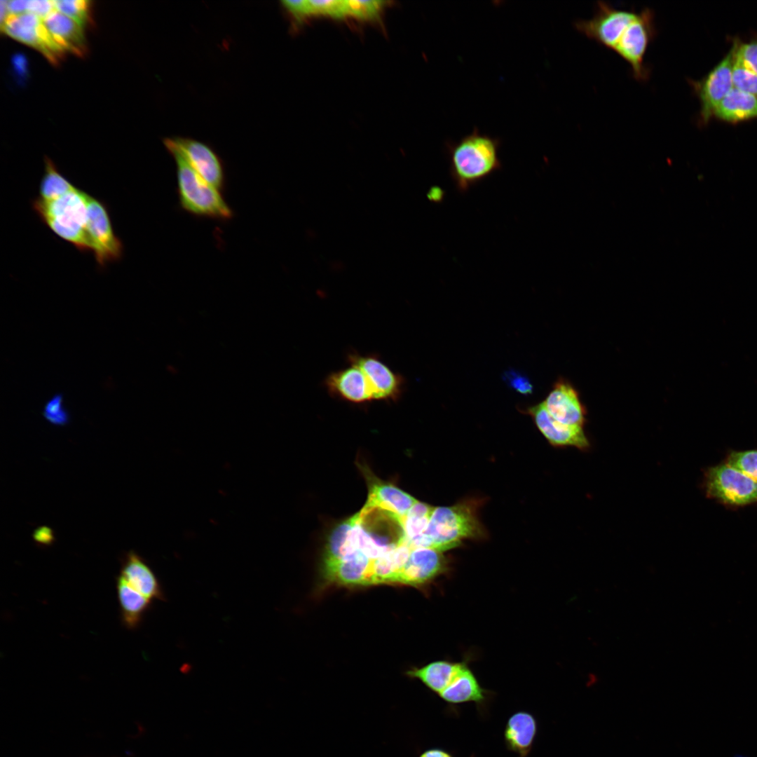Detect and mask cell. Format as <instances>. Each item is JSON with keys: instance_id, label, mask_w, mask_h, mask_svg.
Returning <instances> with one entry per match:
<instances>
[{"instance_id": "obj_1", "label": "cell", "mask_w": 757, "mask_h": 757, "mask_svg": "<svg viewBox=\"0 0 757 757\" xmlns=\"http://www.w3.org/2000/svg\"><path fill=\"white\" fill-rule=\"evenodd\" d=\"M501 141L477 128L456 142L446 144L449 175L461 193L491 177L503 167L499 157Z\"/></svg>"}, {"instance_id": "obj_2", "label": "cell", "mask_w": 757, "mask_h": 757, "mask_svg": "<svg viewBox=\"0 0 757 757\" xmlns=\"http://www.w3.org/2000/svg\"><path fill=\"white\" fill-rule=\"evenodd\" d=\"M176 164L177 193L184 212L199 218L229 221L234 213L222 192L204 180L174 147L165 146Z\"/></svg>"}, {"instance_id": "obj_3", "label": "cell", "mask_w": 757, "mask_h": 757, "mask_svg": "<svg viewBox=\"0 0 757 757\" xmlns=\"http://www.w3.org/2000/svg\"><path fill=\"white\" fill-rule=\"evenodd\" d=\"M89 194L78 188L50 201L39 198L32 207L40 219L58 237L81 252L90 251L86 224Z\"/></svg>"}, {"instance_id": "obj_4", "label": "cell", "mask_w": 757, "mask_h": 757, "mask_svg": "<svg viewBox=\"0 0 757 757\" xmlns=\"http://www.w3.org/2000/svg\"><path fill=\"white\" fill-rule=\"evenodd\" d=\"M482 526L471 503L434 507L425 533L428 548L444 552L467 538L481 537Z\"/></svg>"}, {"instance_id": "obj_5", "label": "cell", "mask_w": 757, "mask_h": 757, "mask_svg": "<svg viewBox=\"0 0 757 757\" xmlns=\"http://www.w3.org/2000/svg\"><path fill=\"white\" fill-rule=\"evenodd\" d=\"M703 488L708 498L731 507L757 503V482L724 462L704 472Z\"/></svg>"}, {"instance_id": "obj_6", "label": "cell", "mask_w": 757, "mask_h": 757, "mask_svg": "<svg viewBox=\"0 0 757 757\" xmlns=\"http://www.w3.org/2000/svg\"><path fill=\"white\" fill-rule=\"evenodd\" d=\"M656 34L655 13L644 8L636 13L613 50L629 64L633 77L639 81H646L650 76L644 57Z\"/></svg>"}, {"instance_id": "obj_7", "label": "cell", "mask_w": 757, "mask_h": 757, "mask_svg": "<svg viewBox=\"0 0 757 757\" xmlns=\"http://www.w3.org/2000/svg\"><path fill=\"white\" fill-rule=\"evenodd\" d=\"M86 230L91 252L98 265L119 260L123 245L115 234L106 204L89 195Z\"/></svg>"}, {"instance_id": "obj_8", "label": "cell", "mask_w": 757, "mask_h": 757, "mask_svg": "<svg viewBox=\"0 0 757 757\" xmlns=\"http://www.w3.org/2000/svg\"><path fill=\"white\" fill-rule=\"evenodd\" d=\"M636 13L633 10L618 9L599 1L594 16L589 20L576 21L574 27L587 38L613 50Z\"/></svg>"}, {"instance_id": "obj_9", "label": "cell", "mask_w": 757, "mask_h": 757, "mask_svg": "<svg viewBox=\"0 0 757 757\" xmlns=\"http://www.w3.org/2000/svg\"><path fill=\"white\" fill-rule=\"evenodd\" d=\"M163 144L175 148L204 180L224 191L226 184L225 166L212 146L203 142L184 137H167L163 139Z\"/></svg>"}, {"instance_id": "obj_10", "label": "cell", "mask_w": 757, "mask_h": 757, "mask_svg": "<svg viewBox=\"0 0 757 757\" xmlns=\"http://www.w3.org/2000/svg\"><path fill=\"white\" fill-rule=\"evenodd\" d=\"M348 362L364 374L374 400L395 402L402 397L404 387L403 376L376 355L352 353L348 355Z\"/></svg>"}, {"instance_id": "obj_11", "label": "cell", "mask_w": 757, "mask_h": 757, "mask_svg": "<svg viewBox=\"0 0 757 757\" xmlns=\"http://www.w3.org/2000/svg\"><path fill=\"white\" fill-rule=\"evenodd\" d=\"M735 52V42L725 57L699 81L690 84L700 102V121L709 122L722 100L733 88L732 71Z\"/></svg>"}, {"instance_id": "obj_12", "label": "cell", "mask_w": 757, "mask_h": 757, "mask_svg": "<svg viewBox=\"0 0 757 757\" xmlns=\"http://www.w3.org/2000/svg\"><path fill=\"white\" fill-rule=\"evenodd\" d=\"M11 38L41 52L52 63H57L64 50L54 41L43 20L33 13L10 15L1 28Z\"/></svg>"}, {"instance_id": "obj_13", "label": "cell", "mask_w": 757, "mask_h": 757, "mask_svg": "<svg viewBox=\"0 0 757 757\" xmlns=\"http://www.w3.org/2000/svg\"><path fill=\"white\" fill-rule=\"evenodd\" d=\"M528 413L540 432L552 446H573L582 451L590 449V442L583 427L558 421L547 411L543 402L528 409Z\"/></svg>"}, {"instance_id": "obj_14", "label": "cell", "mask_w": 757, "mask_h": 757, "mask_svg": "<svg viewBox=\"0 0 757 757\" xmlns=\"http://www.w3.org/2000/svg\"><path fill=\"white\" fill-rule=\"evenodd\" d=\"M551 416L561 423L584 427L587 410L579 393L563 379L557 381L543 402Z\"/></svg>"}, {"instance_id": "obj_15", "label": "cell", "mask_w": 757, "mask_h": 757, "mask_svg": "<svg viewBox=\"0 0 757 757\" xmlns=\"http://www.w3.org/2000/svg\"><path fill=\"white\" fill-rule=\"evenodd\" d=\"M446 568V561L441 552L432 548H413L393 582L421 585L444 573Z\"/></svg>"}, {"instance_id": "obj_16", "label": "cell", "mask_w": 757, "mask_h": 757, "mask_svg": "<svg viewBox=\"0 0 757 757\" xmlns=\"http://www.w3.org/2000/svg\"><path fill=\"white\" fill-rule=\"evenodd\" d=\"M324 383L327 391L333 397L357 404L374 400L364 374L354 364H349L343 369L331 372Z\"/></svg>"}, {"instance_id": "obj_17", "label": "cell", "mask_w": 757, "mask_h": 757, "mask_svg": "<svg viewBox=\"0 0 757 757\" xmlns=\"http://www.w3.org/2000/svg\"><path fill=\"white\" fill-rule=\"evenodd\" d=\"M373 559L356 550L342 558L325 560V571L329 580L346 585H370Z\"/></svg>"}, {"instance_id": "obj_18", "label": "cell", "mask_w": 757, "mask_h": 757, "mask_svg": "<svg viewBox=\"0 0 757 757\" xmlns=\"http://www.w3.org/2000/svg\"><path fill=\"white\" fill-rule=\"evenodd\" d=\"M119 575L125 578L130 586L148 599H165L155 573L135 552L131 550L124 556Z\"/></svg>"}, {"instance_id": "obj_19", "label": "cell", "mask_w": 757, "mask_h": 757, "mask_svg": "<svg viewBox=\"0 0 757 757\" xmlns=\"http://www.w3.org/2000/svg\"><path fill=\"white\" fill-rule=\"evenodd\" d=\"M43 22L54 41L64 50L82 56L86 51L83 28L68 16L53 11Z\"/></svg>"}, {"instance_id": "obj_20", "label": "cell", "mask_w": 757, "mask_h": 757, "mask_svg": "<svg viewBox=\"0 0 757 757\" xmlns=\"http://www.w3.org/2000/svg\"><path fill=\"white\" fill-rule=\"evenodd\" d=\"M537 721L527 711L513 714L507 720L504 731L505 743L518 757H526L531 752L537 734Z\"/></svg>"}, {"instance_id": "obj_21", "label": "cell", "mask_w": 757, "mask_h": 757, "mask_svg": "<svg viewBox=\"0 0 757 757\" xmlns=\"http://www.w3.org/2000/svg\"><path fill=\"white\" fill-rule=\"evenodd\" d=\"M438 695L451 704L466 702L480 704L486 700V692L481 687L472 671L461 663L451 682Z\"/></svg>"}, {"instance_id": "obj_22", "label": "cell", "mask_w": 757, "mask_h": 757, "mask_svg": "<svg viewBox=\"0 0 757 757\" xmlns=\"http://www.w3.org/2000/svg\"><path fill=\"white\" fill-rule=\"evenodd\" d=\"M116 580L121 621L125 628L136 629L150 608L151 600L130 586L121 575Z\"/></svg>"}, {"instance_id": "obj_23", "label": "cell", "mask_w": 757, "mask_h": 757, "mask_svg": "<svg viewBox=\"0 0 757 757\" xmlns=\"http://www.w3.org/2000/svg\"><path fill=\"white\" fill-rule=\"evenodd\" d=\"M714 115L729 123L757 118V97L732 88L719 103Z\"/></svg>"}, {"instance_id": "obj_24", "label": "cell", "mask_w": 757, "mask_h": 757, "mask_svg": "<svg viewBox=\"0 0 757 757\" xmlns=\"http://www.w3.org/2000/svg\"><path fill=\"white\" fill-rule=\"evenodd\" d=\"M418 500L401 489L388 484H374L367 504L389 510L403 518Z\"/></svg>"}, {"instance_id": "obj_25", "label": "cell", "mask_w": 757, "mask_h": 757, "mask_svg": "<svg viewBox=\"0 0 757 757\" xmlns=\"http://www.w3.org/2000/svg\"><path fill=\"white\" fill-rule=\"evenodd\" d=\"M411 550L409 545L403 543L374 559L370 585L393 582L408 560Z\"/></svg>"}, {"instance_id": "obj_26", "label": "cell", "mask_w": 757, "mask_h": 757, "mask_svg": "<svg viewBox=\"0 0 757 757\" xmlns=\"http://www.w3.org/2000/svg\"><path fill=\"white\" fill-rule=\"evenodd\" d=\"M434 507L418 501L402 519L404 543L411 548L428 547L425 533Z\"/></svg>"}, {"instance_id": "obj_27", "label": "cell", "mask_w": 757, "mask_h": 757, "mask_svg": "<svg viewBox=\"0 0 757 757\" xmlns=\"http://www.w3.org/2000/svg\"><path fill=\"white\" fill-rule=\"evenodd\" d=\"M461 663L436 661L419 669H414L409 674L421 680L428 688L439 694L451 682Z\"/></svg>"}, {"instance_id": "obj_28", "label": "cell", "mask_w": 757, "mask_h": 757, "mask_svg": "<svg viewBox=\"0 0 757 757\" xmlns=\"http://www.w3.org/2000/svg\"><path fill=\"white\" fill-rule=\"evenodd\" d=\"M76 187L57 169L48 157L45 158L44 173L39 184V198L43 201L57 199Z\"/></svg>"}, {"instance_id": "obj_29", "label": "cell", "mask_w": 757, "mask_h": 757, "mask_svg": "<svg viewBox=\"0 0 757 757\" xmlns=\"http://www.w3.org/2000/svg\"><path fill=\"white\" fill-rule=\"evenodd\" d=\"M351 528L350 517L333 531L329 540L325 560L338 559L357 550L352 544Z\"/></svg>"}, {"instance_id": "obj_30", "label": "cell", "mask_w": 757, "mask_h": 757, "mask_svg": "<svg viewBox=\"0 0 757 757\" xmlns=\"http://www.w3.org/2000/svg\"><path fill=\"white\" fill-rule=\"evenodd\" d=\"M732 79L735 88L757 97V74L737 56L735 52Z\"/></svg>"}, {"instance_id": "obj_31", "label": "cell", "mask_w": 757, "mask_h": 757, "mask_svg": "<svg viewBox=\"0 0 757 757\" xmlns=\"http://www.w3.org/2000/svg\"><path fill=\"white\" fill-rule=\"evenodd\" d=\"M725 462L757 482V449L732 451Z\"/></svg>"}, {"instance_id": "obj_32", "label": "cell", "mask_w": 757, "mask_h": 757, "mask_svg": "<svg viewBox=\"0 0 757 757\" xmlns=\"http://www.w3.org/2000/svg\"><path fill=\"white\" fill-rule=\"evenodd\" d=\"M55 10L68 16L83 27L90 20V1L86 0H55Z\"/></svg>"}, {"instance_id": "obj_33", "label": "cell", "mask_w": 757, "mask_h": 757, "mask_svg": "<svg viewBox=\"0 0 757 757\" xmlns=\"http://www.w3.org/2000/svg\"><path fill=\"white\" fill-rule=\"evenodd\" d=\"M42 414L50 423L64 426L69 423L70 414L63 404V395L55 393L44 404Z\"/></svg>"}, {"instance_id": "obj_34", "label": "cell", "mask_w": 757, "mask_h": 757, "mask_svg": "<svg viewBox=\"0 0 757 757\" xmlns=\"http://www.w3.org/2000/svg\"><path fill=\"white\" fill-rule=\"evenodd\" d=\"M386 3L383 1H346L347 15L364 20L375 19Z\"/></svg>"}, {"instance_id": "obj_35", "label": "cell", "mask_w": 757, "mask_h": 757, "mask_svg": "<svg viewBox=\"0 0 757 757\" xmlns=\"http://www.w3.org/2000/svg\"><path fill=\"white\" fill-rule=\"evenodd\" d=\"M310 15H325L336 18L347 15L346 1L336 0H308Z\"/></svg>"}, {"instance_id": "obj_36", "label": "cell", "mask_w": 757, "mask_h": 757, "mask_svg": "<svg viewBox=\"0 0 757 757\" xmlns=\"http://www.w3.org/2000/svg\"><path fill=\"white\" fill-rule=\"evenodd\" d=\"M735 54L755 74H757V41L744 43L735 41Z\"/></svg>"}, {"instance_id": "obj_37", "label": "cell", "mask_w": 757, "mask_h": 757, "mask_svg": "<svg viewBox=\"0 0 757 757\" xmlns=\"http://www.w3.org/2000/svg\"><path fill=\"white\" fill-rule=\"evenodd\" d=\"M281 4L285 11L298 22L310 15L308 0H285L282 1Z\"/></svg>"}, {"instance_id": "obj_38", "label": "cell", "mask_w": 757, "mask_h": 757, "mask_svg": "<svg viewBox=\"0 0 757 757\" xmlns=\"http://www.w3.org/2000/svg\"><path fill=\"white\" fill-rule=\"evenodd\" d=\"M506 377L508 378L510 386L516 391L524 395L532 393L533 386L526 376L510 371Z\"/></svg>"}, {"instance_id": "obj_39", "label": "cell", "mask_w": 757, "mask_h": 757, "mask_svg": "<svg viewBox=\"0 0 757 757\" xmlns=\"http://www.w3.org/2000/svg\"><path fill=\"white\" fill-rule=\"evenodd\" d=\"M55 11L53 1L50 0H29V11L44 20L49 14Z\"/></svg>"}, {"instance_id": "obj_40", "label": "cell", "mask_w": 757, "mask_h": 757, "mask_svg": "<svg viewBox=\"0 0 757 757\" xmlns=\"http://www.w3.org/2000/svg\"><path fill=\"white\" fill-rule=\"evenodd\" d=\"M32 537L36 543L43 546H49L55 540L52 528L46 526L36 528L33 532Z\"/></svg>"}, {"instance_id": "obj_41", "label": "cell", "mask_w": 757, "mask_h": 757, "mask_svg": "<svg viewBox=\"0 0 757 757\" xmlns=\"http://www.w3.org/2000/svg\"><path fill=\"white\" fill-rule=\"evenodd\" d=\"M29 0L8 1L7 6L11 15H18L28 13Z\"/></svg>"}, {"instance_id": "obj_42", "label": "cell", "mask_w": 757, "mask_h": 757, "mask_svg": "<svg viewBox=\"0 0 757 757\" xmlns=\"http://www.w3.org/2000/svg\"><path fill=\"white\" fill-rule=\"evenodd\" d=\"M13 62L17 73L20 75L25 74L27 70V61L25 57L18 55L13 57Z\"/></svg>"}, {"instance_id": "obj_43", "label": "cell", "mask_w": 757, "mask_h": 757, "mask_svg": "<svg viewBox=\"0 0 757 757\" xmlns=\"http://www.w3.org/2000/svg\"><path fill=\"white\" fill-rule=\"evenodd\" d=\"M420 757H453L447 751L440 749H432L423 752Z\"/></svg>"}, {"instance_id": "obj_44", "label": "cell", "mask_w": 757, "mask_h": 757, "mask_svg": "<svg viewBox=\"0 0 757 757\" xmlns=\"http://www.w3.org/2000/svg\"><path fill=\"white\" fill-rule=\"evenodd\" d=\"M444 196V191L438 186L432 187L428 194L430 200L436 203L442 201Z\"/></svg>"}, {"instance_id": "obj_45", "label": "cell", "mask_w": 757, "mask_h": 757, "mask_svg": "<svg viewBox=\"0 0 757 757\" xmlns=\"http://www.w3.org/2000/svg\"><path fill=\"white\" fill-rule=\"evenodd\" d=\"M8 1H0V22L1 28L4 25L11 15L7 6Z\"/></svg>"}, {"instance_id": "obj_46", "label": "cell", "mask_w": 757, "mask_h": 757, "mask_svg": "<svg viewBox=\"0 0 757 757\" xmlns=\"http://www.w3.org/2000/svg\"><path fill=\"white\" fill-rule=\"evenodd\" d=\"M733 757H749V756L746 755V754H744V753H737L733 756Z\"/></svg>"}]
</instances>
